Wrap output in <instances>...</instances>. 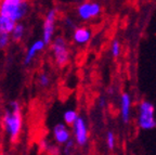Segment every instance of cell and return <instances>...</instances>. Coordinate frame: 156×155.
Masks as SVG:
<instances>
[{
	"label": "cell",
	"instance_id": "6da1fadb",
	"mask_svg": "<svg viewBox=\"0 0 156 155\" xmlns=\"http://www.w3.org/2000/svg\"><path fill=\"white\" fill-rule=\"evenodd\" d=\"M1 124L5 135L12 142L19 140L23 130V118L22 106L17 100H11L8 103V107L5 110L1 117Z\"/></svg>",
	"mask_w": 156,
	"mask_h": 155
},
{
	"label": "cell",
	"instance_id": "7a4b0ae2",
	"mask_svg": "<svg viewBox=\"0 0 156 155\" xmlns=\"http://www.w3.org/2000/svg\"><path fill=\"white\" fill-rule=\"evenodd\" d=\"M52 60L58 67H65L71 62L72 53L68 42L63 36H56L50 45Z\"/></svg>",
	"mask_w": 156,
	"mask_h": 155
},
{
	"label": "cell",
	"instance_id": "3957f363",
	"mask_svg": "<svg viewBox=\"0 0 156 155\" xmlns=\"http://www.w3.org/2000/svg\"><path fill=\"white\" fill-rule=\"evenodd\" d=\"M136 124L141 130H152L156 127L155 106L152 102L142 100L138 104Z\"/></svg>",
	"mask_w": 156,
	"mask_h": 155
},
{
	"label": "cell",
	"instance_id": "277c9868",
	"mask_svg": "<svg viewBox=\"0 0 156 155\" xmlns=\"http://www.w3.org/2000/svg\"><path fill=\"white\" fill-rule=\"evenodd\" d=\"M30 10V5L27 0L21 2H8L5 0H0V14L13 20L15 23L22 22L27 16Z\"/></svg>",
	"mask_w": 156,
	"mask_h": 155
},
{
	"label": "cell",
	"instance_id": "5b68a950",
	"mask_svg": "<svg viewBox=\"0 0 156 155\" xmlns=\"http://www.w3.org/2000/svg\"><path fill=\"white\" fill-rule=\"evenodd\" d=\"M58 20V10L56 8H52L44 14V22L41 29V39L47 44V46L51 44L55 37L56 23Z\"/></svg>",
	"mask_w": 156,
	"mask_h": 155
},
{
	"label": "cell",
	"instance_id": "8992f818",
	"mask_svg": "<svg viewBox=\"0 0 156 155\" xmlns=\"http://www.w3.org/2000/svg\"><path fill=\"white\" fill-rule=\"evenodd\" d=\"M102 14V5L98 1L88 0L81 2L76 9V15L81 22H90Z\"/></svg>",
	"mask_w": 156,
	"mask_h": 155
},
{
	"label": "cell",
	"instance_id": "52a82bcc",
	"mask_svg": "<svg viewBox=\"0 0 156 155\" xmlns=\"http://www.w3.org/2000/svg\"><path fill=\"white\" fill-rule=\"evenodd\" d=\"M71 129L73 139L75 140L78 148H86L89 143V139H90V132H89L87 121L83 117L79 116L77 121L71 126Z\"/></svg>",
	"mask_w": 156,
	"mask_h": 155
},
{
	"label": "cell",
	"instance_id": "ba28073f",
	"mask_svg": "<svg viewBox=\"0 0 156 155\" xmlns=\"http://www.w3.org/2000/svg\"><path fill=\"white\" fill-rule=\"evenodd\" d=\"M92 29L86 25L77 26L72 32V40L77 47H83L90 42L92 39Z\"/></svg>",
	"mask_w": 156,
	"mask_h": 155
},
{
	"label": "cell",
	"instance_id": "9c48e42d",
	"mask_svg": "<svg viewBox=\"0 0 156 155\" xmlns=\"http://www.w3.org/2000/svg\"><path fill=\"white\" fill-rule=\"evenodd\" d=\"M52 137L53 141L58 146H64L67 141L73 138L71 126H68L65 123H58L52 129Z\"/></svg>",
	"mask_w": 156,
	"mask_h": 155
},
{
	"label": "cell",
	"instance_id": "30bf717a",
	"mask_svg": "<svg viewBox=\"0 0 156 155\" xmlns=\"http://www.w3.org/2000/svg\"><path fill=\"white\" fill-rule=\"evenodd\" d=\"M46 46H47V44L42 39H37L34 42H32V45L27 48L26 52H25L24 59H23V64H24L25 66L32 65L33 62H34L37 56H39V53L44 52Z\"/></svg>",
	"mask_w": 156,
	"mask_h": 155
},
{
	"label": "cell",
	"instance_id": "8fae6325",
	"mask_svg": "<svg viewBox=\"0 0 156 155\" xmlns=\"http://www.w3.org/2000/svg\"><path fill=\"white\" fill-rule=\"evenodd\" d=\"M120 119L124 124H129L132 113V97L128 92H122L119 98Z\"/></svg>",
	"mask_w": 156,
	"mask_h": 155
},
{
	"label": "cell",
	"instance_id": "7c38bea8",
	"mask_svg": "<svg viewBox=\"0 0 156 155\" xmlns=\"http://www.w3.org/2000/svg\"><path fill=\"white\" fill-rule=\"evenodd\" d=\"M25 34H26V26H25L22 22L15 23L14 28L12 29V32L10 33L12 42H14V44H20V42L23 41V39H24Z\"/></svg>",
	"mask_w": 156,
	"mask_h": 155
},
{
	"label": "cell",
	"instance_id": "4fadbf2b",
	"mask_svg": "<svg viewBox=\"0 0 156 155\" xmlns=\"http://www.w3.org/2000/svg\"><path fill=\"white\" fill-rule=\"evenodd\" d=\"M15 26V22L10 17L5 16L3 14H0V32L3 33H11Z\"/></svg>",
	"mask_w": 156,
	"mask_h": 155
},
{
	"label": "cell",
	"instance_id": "5bb4252c",
	"mask_svg": "<svg viewBox=\"0 0 156 155\" xmlns=\"http://www.w3.org/2000/svg\"><path fill=\"white\" fill-rule=\"evenodd\" d=\"M37 82H38V85L40 88L47 89V88H49L51 86L52 78H51V76H50V74L47 73L46 70H41V72L38 74V76H37Z\"/></svg>",
	"mask_w": 156,
	"mask_h": 155
},
{
	"label": "cell",
	"instance_id": "9a60e30c",
	"mask_svg": "<svg viewBox=\"0 0 156 155\" xmlns=\"http://www.w3.org/2000/svg\"><path fill=\"white\" fill-rule=\"evenodd\" d=\"M79 117V115H78V112L76 111V110H66L65 112H64L63 114V121L65 124H67L68 126H72L74 123H75L76 121H77V118Z\"/></svg>",
	"mask_w": 156,
	"mask_h": 155
},
{
	"label": "cell",
	"instance_id": "2e32d148",
	"mask_svg": "<svg viewBox=\"0 0 156 155\" xmlns=\"http://www.w3.org/2000/svg\"><path fill=\"white\" fill-rule=\"evenodd\" d=\"M105 144H106L107 150L110 152H113L116 148V137L113 131H107L105 136Z\"/></svg>",
	"mask_w": 156,
	"mask_h": 155
},
{
	"label": "cell",
	"instance_id": "e0dca14e",
	"mask_svg": "<svg viewBox=\"0 0 156 155\" xmlns=\"http://www.w3.org/2000/svg\"><path fill=\"white\" fill-rule=\"evenodd\" d=\"M63 149H62V153L65 155H71V154H74V153L76 152V150H77L78 146L76 144L75 140H74L73 138L71 139L69 141H67V142L64 144Z\"/></svg>",
	"mask_w": 156,
	"mask_h": 155
},
{
	"label": "cell",
	"instance_id": "ac0fdd59",
	"mask_svg": "<svg viewBox=\"0 0 156 155\" xmlns=\"http://www.w3.org/2000/svg\"><path fill=\"white\" fill-rule=\"evenodd\" d=\"M11 42H12V39H11V35L9 33L0 32V51H3L9 48Z\"/></svg>",
	"mask_w": 156,
	"mask_h": 155
},
{
	"label": "cell",
	"instance_id": "d6986e66",
	"mask_svg": "<svg viewBox=\"0 0 156 155\" xmlns=\"http://www.w3.org/2000/svg\"><path fill=\"white\" fill-rule=\"evenodd\" d=\"M111 54L113 58H118L122 54V44L118 39H113L111 44Z\"/></svg>",
	"mask_w": 156,
	"mask_h": 155
},
{
	"label": "cell",
	"instance_id": "ffe728a7",
	"mask_svg": "<svg viewBox=\"0 0 156 155\" xmlns=\"http://www.w3.org/2000/svg\"><path fill=\"white\" fill-rule=\"evenodd\" d=\"M63 25H64V27H65L66 29H72V31H74V29L78 26V25L76 24L75 20L72 19L71 16L64 17V19H63Z\"/></svg>",
	"mask_w": 156,
	"mask_h": 155
},
{
	"label": "cell",
	"instance_id": "44dd1931",
	"mask_svg": "<svg viewBox=\"0 0 156 155\" xmlns=\"http://www.w3.org/2000/svg\"><path fill=\"white\" fill-rule=\"evenodd\" d=\"M60 146L58 144H56L55 142L51 143V144H48V148H47V152L51 153V154H58L60 153Z\"/></svg>",
	"mask_w": 156,
	"mask_h": 155
},
{
	"label": "cell",
	"instance_id": "7402d4cb",
	"mask_svg": "<svg viewBox=\"0 0 156 155\" xmlns=\"http://www.w3.org/2000/svg\"><path fill=\"white\" fill-rule=\"evenodd\" d=\"M107 104V102H106V98L102 97L99 99V106L101 107V109H104L105 106H106Z\"/></svg>",
	"mask_w": 156,
	"mask_h": 155
},
{
	"label": "cell",
	"instance_id": "603a6c76",
	"mask_svg": "<svg viewBox=\"0 0 156 155\" xmlns=\"http://www.w3.org/2000/svg\"><path fill=\"white\" fill-rule=\"evenodd\" d=\"M5 1H8V2H21L23 0H5Z\"/></svg>",
	"mask_w": 156,
	"mask_h": 155
},
{
	"label": "cell",
	"instance_id": "cb8c5ba5",
	"mask_svg": "<svg viewBox=\"0 0 156 155\" xmlns=\"http://www.w3.org/2000/svg\"><path fill=\"white\" fill-rule=\"evenodd\" d=\"M107 92H108V93H110V95H112V93H114V89H113V88H108V90H107Z\"/></svg>",
	"mask_w": 156,
	"mask_h": 155
}]
</instances>
